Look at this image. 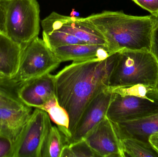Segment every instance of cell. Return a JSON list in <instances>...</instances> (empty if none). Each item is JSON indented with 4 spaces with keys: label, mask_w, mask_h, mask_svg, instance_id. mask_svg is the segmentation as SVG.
Returning a JSON list of instances; mask_svg holds the SVG:
<instances>
[{
    "label": "cell",
    "mask_w": 158,
    "mask_h": 157,
    "mask_svg": "<svg viewBox=\"0 0 158 157\" xmlns=\"http://www.w3.org/2000/svg\"><path fill=\"white\" fill-rule=\"evenodd\" d=\"M118 54V52L115 53L104 60L73 62L55 75L56 97L69 115L72 135L90 101L109 87Z\"/></svg>",
    "instance_id": "cell-1"
},
{
    "label": "cell",
    "mask_w": 158,
    "mask_h": 157,
    "mask_svg": "<svg viewBox=\"0 0 158 157\" xmlns=\"http://www.w3.org/2000/svg\"><path fill=\"white\" fill-rule=\"evenodd\" d=\"M85 18L104 36L111 54L123 49L151 51L153 15L136 16L105 11Z\"/></svg>",
    "instance_id": "cell-2"
},
{
    "label": "cell",
    "mask_w": 158,
    "mask_h": 157,
    "mask_svg": "<svg viewBox=\"0 0 158 157\" xmlns=\"http://www.w3.org/2000/svg\"><path fill=\"white\" fill-rule=\"evenodd\" d=\"M109 88L114 95L106 117L112 122L135 120L158 113L156 87L136 84Z\"/></svg>",
    "instance_id": "cell-3"
},
{
    "label": "cell",
    "mask_w": 158,
    "mask_h": 157,
    "mask_svg": "<svg viewBox=\"0 0 158 157\" xmlns=\"http://www.w3.org/2000/svg\"><path fill=\"white\" fill-rule=\"evenodd\" d=\"M158 81V60L151 51L123 49L118 51L109 87L136 84L156 87Z\"/></svg>",
    "instance_id": "cell-4"
},
{
    "label": "cell",
    "mask_w": 158,
    "mask_h": 157,
    "mask_svg": "<svg viewBox=\"0 0 158 157\" xmlns=\"http://www.w3.org/2000/svg\"><path fill=\"white\" fill-rule=\"evenodd\" d=\"M3 33L21 45L38 37L40 7L37 0H4Z\"/></svg>",
    "instance_id": "cell-5"
},
{
    "label": "cell",
    "mask_w": 158,
    "mask_h": 157,
    "mask_svg": "<svg viewBox=\"0 0 158 157\" xmlns=\"http://www.w3.org/2000/svg\"><path fill=\"white\" fill-rule=\"evenodd\" d=\"M61 63L44 40L36 37L22 46L18 72L11 80L17 87L21 83L50 73Z\"/></svg>",
    "instance_id": "cell-6"
},
{
    "label": "cell",
    "mask_w": 158,
    "mask_h": 157,
    "mask_svg": "<svg viewBox=\"0 0 158 157\" xmlns=\"http://www.w3.org/2000/svg\"><path fill=\"white\" fill-rule=\"evenodd\" d=\"M52 126L48 113L35 108L14 141L12 157H42L43 146Z\"/></svg>",
    "instance_id": "cell-7"
},
{
    "label": "cell",
    "mask_w": 158,
    "mask_h": 157,
    "mask_svg": "<svg viewBox=\"0 0 158 157\" xmlns=\"http://www.w3.org/2000/svg\"><path fill=\"white\" fill-rule=\"evenodd\" d=\"M41 26L43 32L61 31L75 36L87 44L107 46L104 36L84 18L72 17L53 12L41 21Z\"/></svg>",
    "instance_id": "cell-8"
},
{
    "label": "cell",
    "mask_w": 158,
    "mask_h": 157,
    "mask_svg": "<svg viewBox=\"0 0 158 157\" xmlns=\"http://www.w3.org/2000/svg\"><path fill=\"white\" fill-rule=\"evenodd\" d=\"M109 88L98 94L83 112L68 145L82 140L104 119L113 97Z\"/></svg>",
    "instance_id": "cell-9"
},
{
    "label": "cell",
    "mask_w": 158,
    "mask_h": 157,
    "mask_svg": "<svg viewBox=\"0 0 158 157\" xmlns=\"http://www.w3.org/2000/svg\"><path fill=\"white\" fill-rule=\"evenodd\" d=\"M15 91L19 99L26 106L40 109L56 97L55 75L46 74L21 83Z\"/></svg>",
    "instance_id": "cell-10"
},
{
    "label": "cell",
    "mask_w": 158,
    "mask_h": 157,
    "mask_svg": "<svg viewBox=\"0 0 158 157\" xmlns=\"http://www.w3.org/2000/svg\"><path fill=\"white\" fill-rule=\"evenodd\" d=\"M84 139L98 157H123L120 140L113 123L106 117Z\"/></svg>",
    "instance_id": "cell-11"
},
{
    "label": "cell",
    "mask_w": 158,
    "mask_h": 157,
    "mask_svg": "<svg viewBox=\"0 0 158 157\" xmlns=\"http://www.w3.org/2000/svg\"><path fill=\"white\" fill-rule=\"evenodd\" d=\"M112 123L120 139L132 138L150 143L149 137L158 132V113L139 120Z\"/></svg>",
    "instance_id": "cell-12"
},
{
    "label": "cell",
    "mask_w": 158,
    "mask_h": 157,
    "mask_svg": "<svg viewBox=\"0 0 158 157\" xmlns=\"http://www.w3.org/2000/svg\"><path fill=\"white\" fill-rule=\"evenodd\" d=\"M52 50L61 62L94 59L104 60L111 54L107 46L97 44H72L57 47Z\"/></svg>",
    "instance_id": "cell-13"
},
{
    "label": "cell",
    "mask_w": 158,
    "mask_h": 157,
    "mask_svg": "<svg viewBox=\"0 0 158 157\" xmlns=\"http://www.w3.org/2000/svg\"><path fill=\"white\" fill-rule=\"evenodd\" d=\"M22 50L21 45L0 32V73L10 80L17 74Z\"/></svg>",
    "instance_id": "cell-14"
},
{
    "label": "cell",
    "mask_w": 158,
    "mask_h": 157,
    "mask_svg": "<svg viewBox=\"0 0 158 157\" xmlns=\"http://www.w3.org/2000/svg\"><path fill=\"white\" fill-rule=\"evenodd\" d=\"M28 106L20 109L0 108V122L2 131L8 134L15 141L18 135L32 113Z\"/></svg>",
    "instance_id": "cell-15"
},
{
    "label": "cell",
    "mask_w": 158,
    "mask_h": 157,
    "mask_svg": "<svg viewBox=\"0 0 158 157\" xmlns=\"http://www.w3.org/2000/svg\"><path fill=\"white\" fill-rule=\"evenodd\" d=\"M40 109L47 112L57 125L59 131L66 138L68 145V142L72 136L69 131L70 119L67 111L58 103L57 97L50 100Z\"/></svg>",
    "instance_id": "cell-16"
},
{
    "label": "cell",
    "mask_w": 158,
    "mask_h": 157,
    "mask_svg": "<svg viewBox=\"0 0 158 157\" xmlns=\"http://www.w3.org/2000/svg\"><path fill=\"white\" fill-rule=\"evenodd\" d=\"M123 157H158V153L150 143L137 139H120Z\"/></svg>",
    "instance_id": "cell-17"
},
{
    "label": "cell",
    "mask_w": 158,
    "mask_h": 157,
    "mask_svg": "<svg viewBox=\"0 0 158 157\" xmlns=\"http://www.w3.org/2000/svg\"><path fill=\"white\" fill-rule=\"evenodd\" d=\"M67 145L66 138L57 127L52 125L42 149V157H60L62 149Z\"/></svg>",
    "instance_id": "cell-18"
},
{
    "label": "cell",
    "mask_w": 158,
    "mask_h": 157,
    "mask_svg": "<svg viewBox=\"0 0 158 157\" xmlns=\"http://www.w3.org/2000/svg\"><path fill=\"white\" fill-rule=\"evenodd\" d=\"M43 39L52 50L66 45L87 44L75 36L59 31H53L48 33L43 32Z\"/></svg>",
    "instance_id": "cell-19"
},
{
    "label": "cell",
    "mask_w": 158,
    "mask_h": 157,
    "mask_svg": "<svg viewBox=\"0 0 158 157\" xmlns=\"http://www.w3.org/2000/svg\"><path fill=\"white\" fill-rule=\"evenodd\" d=\"M12 89L0 86V108L20 109L26 107Z\"/></svg>",
    "instance_id": "cell-20"
},
{
    "label": "cell",
    "mask_w": 158,
    "mask_h": 157,
    "mask_svg": "<svg viewBox=\"0 0 158 157\" xmlns=\"http://www.w3.org/2000/svg\"><path fill=\"white\" fill-rule=\"evenodd\" d=\"M71 157H98L85 139L69 144Z\"/></svg>",
    "instance_id": "cell-21"
},
{
    "label": "cell",
    "mask_w": 158,
    "mask_h": 157,
    "mask_svg": "<svg viewBox=\"0 0 158 157\" xmlns=\"http://www.w3.org/2000/svg\"><path fill=\"white\" fill-rule=\"evenodd\" d=\"M14 142L8 134L0 131V157H12Z\"/></svg>",
    "instance_id": "cell-22"
},
{
    "label": "cell",
    "mask_w": 158,
    "mask_h": 157,
    "mask_svg": "<svg viewBox=\"0 0 158 157\" xmlns=\"http://www.w3.org/2000/svg\"><path fill=\"white\" fill-rule=\"evenodd\" d=\"M143 9L148 11L152 15L158 13V0H132Z\"/></svg>",
    "instance_id": "cell-23"
},
{
    "label": "cell",
    "mask_w": 158,
    "mask_h": 157,
    "mask_svg": "<svg viewBox=\"0 0 158 157\" xmlns=\"http://www.w3.org/2000/svg\"><path fill=\"white\" fill-rule=\"evenodd\" d=\"M153 15L155 23L151 38V51L158 60V13Z\"/></svg>",
    "instance_id": "cell-24"
},
{
    "label": "cell",
    "mask_w": 158,
    "mask_h": 157,
    "mask_svg": "<svg viewBox=\"0 0 158 157\" xmlns=\"http://www.w3.org/2000/svg\"><path fill=\"white\" fill-rule=\"evenodd\" d=\"M0 86L12 89L16 88V86L15 84L12 82V80L8 79L1 73H0Z\"/></svg>",
    "instance_id": "cell-25"
},
{
    "label": "cell",
    "mask_w": 158,
    "mask_h": 157,
    "mask_svg": "<svg viewBox=\"0 0 158 157\" xmlns=\"http://www.w3.org/2000/svg\"><path fill=\"white\" fill-rule=\"evenodd\" d=\"M5 8L4 0H0V32H3Z\"/></svg>",
    "instance_id": "cell-26"
},
{
    "label": "cell",
    "mask_w": 158,
    "mask_h": 157,
    "mask_svg": "<svg viewBox=\"0 0 158 157\" xmlns=\"http://www.w3.org/2000/svg\"><path fill=\"white\" fill-rule=\"evenodd\" d=\"M149 142L151 145L158 153V132L150 136L149 137Z\"/></svg>",
    "instance_id": "cell-27"
},
{
    "label": "cell",
    "mask_w": 158,
    "mask_h": 157,
    "mask_svg": "<svg viewBox=\"0 0 158 157\" xmlns=\"http://www.w3.org/2000/svg\"><path fill=\"white\" fill-rule=\"evenodd\" d=\"M79 15L80 14H79V13L75 11V9H73L71 14H70V16L72 17H78Z\"/></svg>",
    "instance_id": "cell-28"
},
{
    "label": "cell",
    "mask_w": 158,
    "mask_h": 157,
    "mask_svg": "<svg viewBox=\"0 0 158 157\" xmlns=\"http://www.w3.org/2000/svg\"><path fill=\"white\" fill-rule=\"evenodd\" d=\"M3 129V126L2 124L1 123V122H0V131H2Z\"/></svg>",
    "instance_id": "cell-29"
},
{
    "label": "cell",
    "mask_w": 158,
    "mask_h": 157,
    "mask_svg": "<svg viewBox=\"0 0 158 157\" xmlns=\"http://www.w3.org/2000/svg\"><path fill=\"white\" fill-rule=\"evenodd\" d=\"M156 88L157 90L158 91V81L156 85Z\"/></svg>",
    "instance_id": "cell-30"
}]
</instances>
